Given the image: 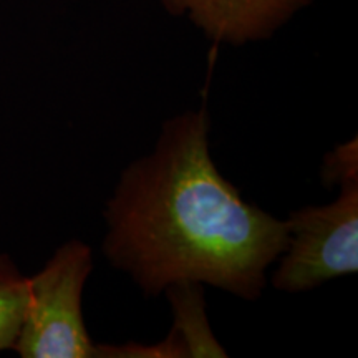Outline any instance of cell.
<instances>
[{
    "instance_id": "cell-4",
    "label": "cell",
    "mask_w": 358,
    "mask_h": 358,
    "mask_svg": "<svg viewBox=\"0 0 358 358\" xmlns=\"http://www.w3.org/2000/svg\"><path fill=\"white\" fill-rule=\"evenodd\" d=\"M313 0H161L216 43L239 45L274 35Z\"/></svg>"
},
{
    "instance_id": "cell-5",
    "label": "cell",
    "mask_w": 358,
    "mask_h": 358,
    "mask_svg": "<svg viewBox=\"0 0 358 358\" xmlns=\"http://www.w3.org/2000/svg\"><path fill=\"white\" fill-rule=\"evenodd\" d=\"M173 308V332L185 345L187 357H227L214 337L206 313L204 285L199 282H178L164 289Z\"/></svg>"
},
{
    "instance_id": "cell-6",
    "label": "cell",
    "mask_w": 358,
    "mask_h": 358,
    "mask_svg": "<svg viewBox=\"0 0 358 358\" xmlns=\"http://www.w3.org/2000/svg\"><path fill=\"white\" fill-rule=\"evenodd\" d=\"M29 303V279L0 257V350L15 347Z\"/></svg>"
},
{
    "instance_id": "cell-2",
    "label": "cell",
    "mask_w": 358,
    "mask_h": 358,
    "mask_svg": "<svg viewBox=\"0 0 358 358\" xmlns=\"http://www.w3.org/2000/svg\"><path fill=\"white\" fill-rule=\"evenodd\" d=\"M93 267L90 245L70 241L29 279V303L13 350L24 358H92L96 345L82 313L85 282Z\"/></svg>"
},
{
    "instance_id": "cell-1",
    "label": "cell",
    "mask_w": 358,
    "mask_h": 358,
    "mask_svg": "<svg viewBox=\"0 0 358 358\" xmlns=\"http://www.w3.org/2000/svg\"><path fill=\"white\" fill-rule=\"evenodd\" d=\"M105 219L103 252L148 297L199 282L257 301L289 243L287 219L245 203L219 173L206 106L163 124L153 153L123 169Z\"/></svg>"
},
{
    "instance_id": "cell-7",
    "label": "cell",
    "mask_w": 358,
    "mask_h": 358,
    "mask_svg": "<svg viewBox=\"0 0 358 358\" xmlns=\"http://www.w3.org/2000/svg\"><path fill=\"white\" fill-rule=\"evenodd\" d=\"M322 178L325 185H337L350 179H358L357 140L347 141L325 155Z\"/></svg>"
},
{
    "instance_id": "cell-3",
    "label": "cell",
    "mask_w": 358,
    "mask_h": 358,
    "mask_svg": "<svg viewBox=\"0 0 358 358\" xmlns=\"http://www.w3.org/2000/svg\"><path fill=\"white\" fill-rule=\"evenodd\" d=\"M287 224V248L272 277L277 290L303 292L358 271V179L342 182L332 203L294 211Z\"/></svg>"
}]
</instances>
